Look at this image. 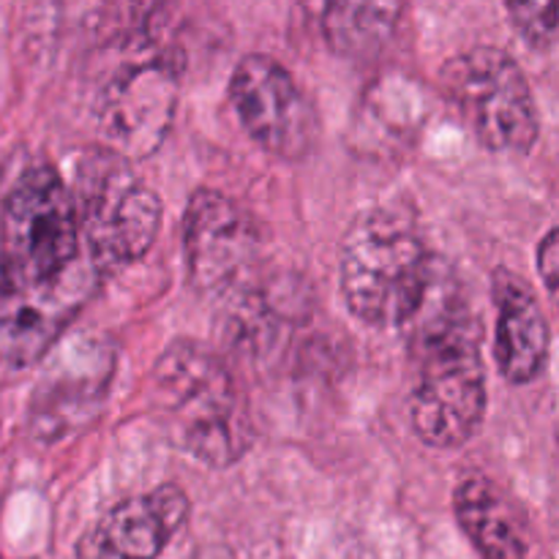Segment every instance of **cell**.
Instances as JSON below:
<instances>
[{
	"instance_id": "cell-10",
	"label": "cell",
	"mask_w": 559,
	"mask_h": 559,
	"mask_svg": "<svg viewBox=\"0 0 559 559\" xmlns=\"http://www.w3.org/2000/svg\"><path fill=\"white\" fill-rule=\"evenodd\" d=\"M112 344L104 336H74L52 347L31 399V431L44 445L80 435L102 413L115 374Z\"/></svg>"
},
{
	"instance_id": "cell-9",
	"label": "cell",
	"mask_w": 559,
	"mask_h": 559,
	"mask_svg": "<svg viewBox=\"0 0 559 559\" xmlns=\"http://www.w3.org/2000/svg\"><path fill=\"white\" fill-rule=\"evenodd\" d=\"M229 98L251 140L278 158H304L320 136L314 102L271 55L240 58L229 76Z\"/></svg>"
},
{
	"instance_id": "cell-2",
	"label": "cell",
	"mask_w": 559,
	"mask_h": 559,
	"mask_svg": "<svg viewBox=\"0 0 559 559\" xmlns=\"http://www.w3.org/2000/svg\"><path fill=\"white\" fill-rule=\"evenodd\" d=\"M153 404L173 440L205 467H233L254 442L233 371L222 355L194 338H175L158 355Z\"/></svg>"
},
{
	"instance_id": "cell-17",
	"label": "cell",
	"mask_w": 559,
	"mask_h": 559,
	"mask_svg": "<svg viewBox=\"0 0 559 559\" xmlns=\"http://www.w3.org/2000/svg\"><path fill=\"white\" fill-rule=\"evenodd\" d=\"M538 276L544 282V287L549 293H557V284H559V235L557 229H549L544 235V240L538 243Z\"/></svg>"
},
{
	"instance_id": "cell-11",
	"label": "cell",
	"mask_w": 559,
	"mask_h": 559,
	"mask_svg": "<svg viewBox=\"0 0 559 559\" xmlns=\"http://www.w3.org/2000/svg\"><path fill=\"white\" fill-rule=\"evenodd\" d=\"M96 271L60 287H31L0 276V364L33 366L58 347L96 287Z\"/></svg>"
},
{
	"instance_id": "cell-6",
	"label": "cell",
	"mask_w": 559,
	"mask_h": 559,
	"mask_svg": "<svg viewBox=\"0 0 559 559\" xmlns=\"http://www.w3.org/2000/svg\"><path fill=\"white\" fill-rule=\"evenodd\" d=\"M186 276L205 300L249 306L257 298L265 238L243 205L216 189H197L183 218Z\"/></svg>"
},
{
	"instance_id": "cell-13",
	"label": "cell",
	"mask_w": 559,
	"mask_h": 559,
	"mask_svg": "<svg viewBox=\"0 0 559 559\" xmlns=\"http://www.w3.org/2000/svg\"><path fill=\"white\" fill-rule=\"evenodd\" d=\"M491 295L497 304V369L511 385H527L549 360V320L527 278L508 267L491 276Z\"/></svg>"
},
{
	"instance_id": "cell-12",
	"label": "cell",
	"mask_w": 559,
	"mask_h": 559,
	"mask_svg": "<svg viewBox=\"0 0 559 559\" xmlns=\"http://www.w3.org/2000/svg\"><path fill=\"white\" fill-rule=\"evenodd\" d=\"M189 511L191 502L178 484L126 497L82 535L76 559H156L183 527Z\"/></svg>"
},
{
	"instance_id": "cell-15",
	"label": "cell",
	"mask_w": 559,
	"mask_h": 559,
	"mask_svg": "<svg viewBox=\"0 0 559 559\" xmlns=\"http://www.w3.org/2000/svg\"><path fill=\"white\" fill-rule=\"evenodd\" d=\"M402 14V3H325L320 11L322 36L344 58H374L388 47Z\"/></svg>"
},
{
	"instance_id": "cell-8",
	"label": "cell",
	"mask_w": 559,
	"mask_h": 559,
	"mask_svg": "<svg viewBox=\"0 0 559 559\" xmlns=\"http://www.w3.org/2000/svg\"><path fill=\"white\" fill-rule=\"evenodd\" d=\"M178 104V74L167 55L126 60L96 93V129L118 158H145L162 147Z\"/></svg>"
},
{
	"instance_id": "cell-1",
	"label": "cell",
	"mask_w": 559,
	"mask_h": 559,
	"mask_svg": "<svg viewBox=\"0 0 559 559\" xmlns=\"http://www.w3.org/2000/svg\"><path fill=\"white\" fill-rule=\"evenodd\" d=\"M415 364L409 420L437 451L462 448L486 418L484 328L462 284L437 262L418 311L404 325Z\"/></svg>"
},
{
	"instance_id": "cell-4",
	"label": "cell",
	"mask_w": 559,
	"mask_h": 559,
	"mask_svg": "<svg viewBox=\"0 0 559 559\" xmlns=\"http://www.w3.org/2000/svg\"><path fill=\"white\" fill-rule=\"evenodd\" d=\"M74 194L47 164L11 186L0 213V276L31 287H60L93 267L82 265Z\"/></svg>"
},
{
	"instance_id": "cell-7",
	"label": "cell",
	"mask_w": 559,
	"mask_h": 559,
	"mask_svg": "<svg viewBox=\"0 0 559 559\" xmlns=\"http://www.w3.org/2000/svg\"><path fill=\"white\" fill-rule=\"evenodd\" d=\"M76 218L96 273L131 265L162 229V200L115 153H93L76 169Z\"/></svg>"
},
{
	"instance_id": "cell-14",
	"label": "cell",
	"mask_w": 559,
	"mask_h": 559,
	"mask_svg": "<svg viewBox=\"0 0 559 559\" xmlns=\"http://www.w3.org/2000/svg\"><path fill=\"white\" fill-rule=\"evenodd\" d=\"M453 508L469 544L484 559H527V530L516 506L486 475H467L453 495Z\"/></svg>"
},
{
	"instance_id": "cell-5",
	"label": "cell",
	"mask_w": 559,
	"mask_h": 559,
	"mask_svg": "<svg viewBox=\"0 0 559 559\" xmlns=\"http://www.w3.org/2000/svg\"><path fill=\"white\" fill-rule=\"evenodd\" d=\"M442 93L491 153L533 151L540 134L538 104L522 66L497 47H473L442 66Z\"/></svg>"
},
{
	"instance_id": "cell-3",
	"label": "cell",
	"mask_w": 559,
	"mask_h": 559,
	"mask_svg": "<svg viewBox=\"0 0 559 559\" xmlns=\"http://www.w3.org/2000/svg\"><path fill=\"white\" fill-rule=\"evenodd\" d=\"M435 267L413 213L393 205L358 213L338 249L344 300L360 322L374 328L407 325Z\"/></svg>"
},
{
	"instance_id": "cell-16",
	"label": "cell",
	"mask_w": 559,
	"mask_h": 559,
	"mask_svg": "<svg viewBox=\"0 0 559 559\" xmlns=\"http://www.w3.org/2000/svg\"><path fill=\"white\" fill-rule=\"evenodd\" d=\"M508 16L519 36L533 49H551L557 41L559 20L557 0H527V3H508Z\"/></svg>"
}]
</instances>
